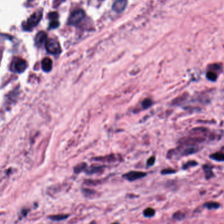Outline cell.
Masks as SVG:
<instances>
[{
  "mask_svg": "<svg viewBox=\"0 0 224 224\" xmlns=\"http://www.w3.org/2000/svg\"><path fill=\"white\" fill-rule=\"evenodd\" d=\"M48 16L51 21H54V20H57L59 19V14L56 12H51L49 14Z\"/></svg>",
  "mask_w": 224,
  "mask_h": 224,
  "instance_id": "cell-21",
  "label": "cell"
},
{
  "mask_svg": "<svg viewBox=\"0 0 224 224\" xmlns=\"http://www.w3.org/2000/svg\"><path fill=\"white\" fill-rule=\"evenodd\" d=\"M85 12L82 10H78L74 11L70 16L68 19V24L71 26H75L80 23L81 20L85 17Z\"/></svg>",
  "mask_w": 224,
  "mask_h": 224,
  "instance_id": "cell-4",
  "label": "cell"
},
{
  "mask_svg": "<svg viewBox=\"0 0 224 224\" xmlns=\"http://www.w3.org/2000/svg\"><path fill=\"white\" fill-rule=\"evenodd\" d=\"M69 218V215L67 214H58V215H53L49 216V218L51 219L53 221H62L64 219Z\"/></svg>",
  "mask_w": 224,
  "mask_h": 224,
  "instance_id": "cell-9",
  "label": "cell"
},
{
  "mask_svg": "<svg viewBox=\"0 0 224 224\" xmlns=\"http://www.w3.org/2000/svg\"><path fill=\"white\" fill-rule=\"evenodd\" d=\"M127 5V0H117L113 5V10L117 12H121L125 9Z\"/></svg>",
  "mask_w": 224,
  "mask_h": 224,
  "instance_id": "cell-7",
  "label": "cell"
},
{
  "mask_svg": "<svg viewBox=\"0 0 224 224\" xmlns=\"http://www.w3.org/2000/svg\"><path fill=\"white\" fill-rule=\"evenodd\" d=\"M198 164L196 161H190L189 162H188V163H186L183 167V168L184 169H187L188 168L191 167H195V166H197Z\"/></svg>",
  "mask_w": 224,
  "mask_h": 224,
  "instance_id": "cell-20",
  "label": "cell"
},
{
  "mask_svg": "<svg viewBox=\"0 0 224 224\" xmlns=\"http://www.w3.org/2000/svg\"><path fill=\"white\" fill-rule=\"evenodd\" d=\"M155 157H151V158H149L148 161V166H152L155 163Z\"/></svg>",
  "mask_w": 224,
  "mask_h": 224,
  "instance_id": "cell-25",
  "label": "cell"
},
{
  "mask_svg": "<svg viewBox=\"0 0 224 224\" xmlns=\"http://www.w3.org/2000/svg\"><path fill=\"white\" fill-rule=\"evenodd\" d=\"M82 192L84 194L85 196L88 197H93L94 195H95V193H96V192H95L92 189H83L82 190Z\"/></svg>",
  "mask_w": 224,
  "mask_h": 224,
  "instance_id": "cell-17",
  "label": "cell"
},
{
  "mask_svg": "<svg viewBox=\"0 0 224 224\" xmlns=\"http://www.w3.org/2000/svg\"><path fill=\"white\" fill-rule=\"evenodd\" d=\"M155 211L151 208H147L144 211V216L146 218H151L155 215Z\"/></svg>",
  "mask_w": 224,
  "mask_h": 224,
  "instance_id": "cell-14",
  "label": "cell"
},
{
  "mask_svg": "<svg viewBox=\"0 0 224 224\" xmlns=\"http://www.w3.org/2000/svg\"><path fill=\"white\" fill-rule=\"evenodd\" d=\"M27 68L26 62L20 58H15L11 64V70L16 73H22Z\"/></svg>",
  "mask_w": 224,
  "mask_h": 224,
  "instance_id": "cell-3",
  "label": "cell"
},
{
  "mask_svg": "<svg viewBox=\"0 0 224 224\" xmlns=\"http://www.w3.org/2000/svg\"><path fill=\"white\" fill-rule=\"evenodd\" d=\"M223 150H224V148H223Z\"/></svg>",
  "mask_w": 224,
  "mask_h": 224,
  "instance_id": "cell-28",
  "label": "cell"
},
{
  "mask_svg": "<svg viewBox=\"0 0 224 224\" xmlns=\"http://www.w3.org/2000/svg\"><path fill=\"white\" fill-rule=\"evenodd\" d=\"M210 158L216 161H224V153L217 152L210 155Z\"/></svg>",
  "mask_w": 224,
  "mask_h": 224,
  "instance_id": "cell-11",
  "label": "cell"
},
{
  "mask_svg": "<svg viewBox=\"0 0 224 224\" xmlns=\"http://www.w3.org/2000/svg\"><path fill=\"white\" fill-rule=\"evenodd\" d=\"M204 206L209 210H212V209H218L219 207V204L218 202H216L210 201V202H207L205 203Z\"/></svg>",
  "mask_w": 224,
  "mask_h": 224,
  "instance_id": "cell-13",
  "label": "cell"
},
{
  "mask_svg": "<svg viewBox=\"0 0 224 224\" xmlns=\"http://www.w3.org/2000/svg\"><path fill=\"white\" fill-rule=\"evenodd\" d=\"M45 48L47 51L53 55H59L61 52V47L59 41L55 39H49L45 42Z\"/></svg>",
  "mask_w": 224,
  "mask_h": 224,
  "instance_id": "cell-2",
  "label": "cell"
},
{
  "mask_svg": "<svg viewBox=\"0 0 224 224\" xmlns=\"http://www.w3.org/2000/svg\"><path fill=\"white\" fill-rule=\"evenodd\" d=\"M47 35L46 33L43 31H41L36 36L35 43L37 47H41L43 43H45L47 41Z\"/></svg>",
  "mask_w": 224,
  "mask_h": 224,
  "instance_id": "cell-6",
  "label": "cell"
},
{
  "mask_svg": "<svg viewBox=\"0 0 224 224\" xmlns=\"http://www.w3.org/2000/svg\"><path fill=\"white\" fill-rule=\"evenodd\" d=\"M147 175L146 172L140 171H131L124 174L123 177L130 182H133L137 180L141 179Z\"/></svg>",
  "mask_w": 224,
  "mask_h": 224,
  "instance_id": "cell-5",
  "label": "cell"
},
{
  "mask_svg": "<svg viewBox=\"0 0 224 224\" xmlns=\"http://www.w3.org/2000/svg\"><path fill=\"white\" fill-rule=\"evenodd\" d=\"M42 10H39L35 12L28 18L26 22L22 24L23 30L26 31H31L33 30V28H34L39 23L41 19H42Z\"/></svg>",
  "mask_w": 224,
  "mask_h": 224,
  "instance_id": "cell-1",
  "label": "cell"
},
{
  "mask_svg": "<svg viewBox=\"0 0 224 224\" xmlns=\"http://www.w3.org/2000/svg\"><path fill=\"white\" fill-rule=\"evenodd\" d=\"M111 224H119V223H117V222H115V223H111Z\"/></svg>",
  "mask_w": 224,
  "mask_h": 224,
  "instance_id": "cell-27",
  "label": "cell"
},
{
  "mask_svg": "<svg viewBox=\"0 0 224 224\" xmlns=\"http://www.w3.org/2000/svg\"><path fill=\"white\" fill-rule=\"evenodd\" d=\"M203 170H204V171L205 172V176L207 179H209V178L214 176V174L212 172V167H210V166L209 165L203 166Z\"/></svg>",
  "mask_w": 224,
  "mask_h": 224,
  "instance_id": "cell-12",
  "label": "cell"
},
{
  "mask_svg": "<svg viewBox=\"0 0 224 224\" xmlns=\"http://www.w3.org/2000/svg\"><path fill=\"white\" fill-rule=\"evenodd\" d=\"M206 78L208 79L209 81H216L217 80L218 76L217 74L212 71H209L206 73Z\"/></svg>",
  "mask_w": 224,
  "mask_h": 224,
  "instance_id": "cell-15",
  "label": "cell"
},
{
  "mask_svg": "<svg viewBox=\"0 0 224 224\" xmlns=\"http://www.w3.org/2000/svg\"><path fill=\"white\" fill-rule=\"evenodd\" d=\"M59 26V22L57 20L51 21L49 24V29H55Z\"/></svg>",
  "mask_w": 224,
  "mask_h": 224,
  "instance_id": "cell-23",
  "label": "cell"
},
{
  "mask_svg": "<svg viewBox=\"0 0 224 224\" xmlns=\"http://www.w3.org/2000/svg\"><path fill=\"white\" fill-rule=\"evenodd\" d=\"M185 218V214L180 211L176 212L173 215V218L176 220H182Z\"/></svg>",
  "mask_w": 224,
  "mask_h": 224,
  "instance_id": "cell-16",
  "label": "cell"
},
{
  "mask_svg": "<svg viewBox=\"0 0 224 224\" xmlns=\"http://www.w3.org/2000/svg\"><path fill=\"white\" fill-rule=\"evenodd\" d=\"M2 56H3V51L2 50L0 49V62H1L2 59Z\"/></svg>",
  "mask_w": 224,
  "mask_h": 224,
  "instance_id": "cell-26",
  "label": "cell"
},
{
  "mask_svg": "<svg viewBox=\"0 0 224 224\" xmlns=\"http://www.w3.org/2000/svg\"><path fill=\"white\" fill-rule=\"evenodd\" d=\"M174 172H176V171H174V170H172V169H164L161 171V174H173Z\"/></svg>",
  "mask_w": 224,
  "mask_h": 224,
  "instance_id": "cell-24",
  "label": "cell"
},
{
  "mask_svg": "<svg viewBox=\"0 0 224 224\" xmlns=\"http://www.w3.org/2000/svg\"><path fill=\"white\" fill-rule=\"evenodd\" d=\"M151 104H152V101L149 98L145 99L142 102V106H143L144 108H145V109L148 108V107H149L151 106Z\"/></svg>",
  "mask_w": 224,
  "mask_h": 224,
  "instance_id": "cell-22",
  "label": "cell"
},
{
  "mask_svg": "<svg viewBox=\"0 0 224 224\" xmlns=\"http://www.w3.org/2000/svg\"><path fill=\"white\" fill-rule=\"evenodd\" d=\"M85 168H86V164L85 163L80 164V165H78L77 167H75L74 172L76 173H80L82 171H83Z\"/></svg>",
  "mask_w": 224,
  "mask_h": 224,
  "instance_id": "cell-19",
  "label": "cell"
},
{
  "mask_svg": "<svg viewBox=\"0 0 224 224\" xmlns=\"http://www.w3.org/2000/svg\"><path fill=\"white\" fill-rule=\"evenodd\" d=\"M102 170V167H92L90 168V169L87 170V174H94V173H98L99 172H101Z\"/></svg>",
  "mask_w": 224,
  "mask_h": 224,
  "instance_id": "cell-18",
  "label": "cell"
},
{
  "mask_svg": "<svg viewBox=\"0 0 224 224\" xmlns=\"http://www.w3.org/2000/svg\"><path fill=\"white\" fill-rule=\"evenodd\" d=\"M96 161H104V162H113L117 160V157L114 155H110L105 157H98V158H96L95 159Z\"/></svg>",
  "mask_w": 224,
  "mask_h": 224,
  "instance_id": "cell-10",
  "label": "cell"
},
{
  "mask_svg": "<svg viewBox=\"0 0 224 224\" xmlns=\"http://www.w3.org/2000/svg\"><path fill=\"white\" fill-rule=\"evenodd\" d=\"M41 67L44 72H49L51 71L53 68V62L49 58H45L41 62Z\"/></svg>",
  "mask_w": 224,
  "mask_h": 224,
  "instance_id": "cell-8",
  "label": "cell"
}]
</instances>
